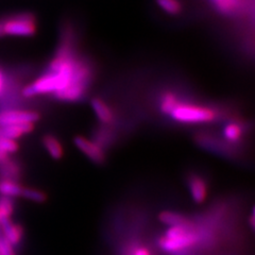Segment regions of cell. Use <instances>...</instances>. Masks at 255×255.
Returning a JSON list of instances; mask_svg holds the SVG:
<instances>
[{"mask_svg": "<svg viewBox=\"0 0 255 255\" xmlns=\"http://www.w3.org/2000/svg\"><path fill=\"white\" fill-rule=\"evenodd\" d=\"M92 107L102 124H110L113 122V113H112V110L107 106L105 101L100 99H94L92 101Z\"/></svg>", "mask_w": 255, "mask_h": 255, "instance_id": "cell-11", "label": "cell"}, {"mask_svg": "<svg viewBox=\"0 0 255 255\" xmlns=\"http://www.w3.org/2000/svg\"><path fill=\"white\" fill-rule=\"evenodd\" d=\"M168 115L171 116L173 121L183 124L211 123L216 117L214 110L210 108L182 103L179 100L174 103Z\"/></svg>", "mask_w": 255, "mask_h": 255, "instance_id": "cell-3", "label": "cell"}, {"mask_svg": "<svg viewBox=\"0 0 255 255\" xmlns=\"http://www.w3.org/2000/svg\"><path fill=\"white\" fill-rule=\"evenodd\" d=\"M159 220L163 222L164 225L171 227H177L185 225V223L189 222L187 218H185L183 215L173 213V212H163L159 214Z\"/></svg>", "mask_w": 255, "mask_h": 255, "instance_id": "cell-13", "label": "cell"}, {"mask_svg": "<svg viewBox=\"0 0 255 255\" xmlns=\"http://www.w3.org/2000/svg\"><path fill=\"white\" fill-rule=\"evenodd\" d=\"M75 143L91 161L95 163H102L105 161V152L97 142L78 136L75 138Z\"/></svg>", "mask_w": 255, "mask_h": 255, "instance_id": "cell-6", "label": "cell"}, {"mask_svg": "<svg viewBox=\"0 0 255 255\" xmlns=\"http://www.w3.org/2000/svg\"><path fill=\"white\" fill-rule=\"evenodd\" d=\"M0 223H1V231L3 236L14 248H17V246L20 245L23 238V229L17 223L11 221L10 218L1 220Z\"/></svg>", "mask_w": 255, "mask_h": 255, "instance_id": "cell-7", "label": "cell"}, {"mask_svg": "<svg viewBox=\"0 0 255 255\" xmlns=\"http://www.w3.org/2000/svg\"><path fill=\"white\" fill-rule=\"evenodd\" d=\"M0 255H17L15 248L7 242L2 232L0 233Z\"/></svg>", "mask_w": 255, "mask_h": 255, "instance_id": "cell-18", "label": "cell"}, {"mask_svg": "<svg viewBox=\"0 0 255 255\" xmlns=\"http://www.w3.org/2000/svg\"><path fill=\"white\" fill-rule=\"evenodd\" d=\"M6 89V79L3 75L1 68H0V96H2Z\"/></svg>", "mask_w": 255, "mask_h": 255, "instance_id": "cell-21", "label": "cell"}, {"mask_svg": "<svg viewBox=\"0 0 255 255\" xmlns=\"http://www.w3.org/2000/svg\"><path fill=\"white\" fill-rule=\"evenodd\" d=\"M34 124H21V125H9L0 127V136L10 139H17L22 135L33 131Z\"/></svg>", "mask_w": 255, "mask_h": 255, "instance_id": "cell-8", "label": "cell"}, {"mask_svg": "<svg viewBox=\"0 0 255 255\" xmlns=\"http://www.w3.org/2000/svg\"><path fill=\"white\" fill-rule=\"evenodd\" d=\"M43 143L45 149L48 151V153L54 159H60L63 156V147L59 139L55 138L53 135H46L43 138Z\"/></svg>", "mask_w": 255, "mask_h": 255, "instance_id": "cell-12", "label": "cell"}, {"mask_svg": "<svg viewBox=\"0 0 255 255\" xmlns=\"http://www.w3.org/2000/svg\"><path fill=\"white\" fill-rule=\"evenodd\" d=\"M198 235L193 226L187 222L185 225L171 227L159 242L161 248L169 253H179L195 246Z\"/></svg>", "mask_w": 255, "mask_h": 255, "instance_id": "cell-2", "label": "cell"}, {"mask_svg": "<svg viewBox=\"0 0 255 255\" xmlns=\"http://www.w3.org/2000/svg\"><path fill=\"white\" fill-rule=\"evenodd\" d=\"M11 213L7 212L5 209H3L2 206H0V221L3 220V219H7L11 217Z\"/></svg>", "mask_w": 255, "mask_h": 255, "instance_id": "cell-22", "label": "cell"}, {"mask_svg": "<svg viewBox=\"0 0 255 255\" xmlns=\"http://www.w3.org/2000/svg\"><path fill=\"white\" fill-rule=\"evenodd\" d=\"M92 79L90 66L74 51L69 35L63 39L46 73L22 91L25 97L52 94L63 101H77L83 97Z\"/></svg>", "mask_w": 255, "mask_h": 255, "instance_id": "cell-1", "label": "cell"}, {"mask_svg": "<svg viewBox=\"0 0 255 255\" xmlns=\"http://www.w3.org/2000/svg\"><path fill=\"white\" fill-rule=\"evenodd\" d=\"M188 186L194 201L197 203H202L205 200L207 194L205 181L201 177H199V175H193L188 180Z\"/></svg>", "mask_w": 255, "mask_h": 255, "instance_id": "cell-9", "label": "cell"}, {"mask_svg": "<svg viewBox=\"0 0 255 255\" xmlns=\"http://www.w3.org/2000/svg\"><path fill=\"white\" fill-rule=\"evenodd\" d=\"M127 255H151V253L147 248H145V247L136 246L133 247L130 250H128Z\"/></svg>", "mask_w": 255, "mask_h": 255, "instance_id": "cell-20", "label": "cell"}, {"mask_svg": "<svg viewBox=\"0 0 255 255\" xmlns=\"http://www.w3.org/2000/svg\"><path fill=\"white\" fill-rule=\"evenodd\" d=\"M39 119V115L32 111L4 110L0 111V127L9 125L34 124Z\"/></svg>", "mask_w": 255, "mask_h": 255, "instance_id": "cell-5", "label": "cell"}, {"mask_svg": "<svg viewBox=\"0 0 255 255\" xmlns=\"http://www.w3.org/2000/svg\"><path fill=\"white\" fill-rule=\"evenodd\" d=\"M0 150L7 154L15 153L18 150V143L14 139L0 136Z\"/></svg>", "mask_w": 255, "mask_h": 255, "instance_id": "cell-17", "label": "cell"}, {"mask_svg": "<svg viewBox=\"0 0 255 255\" xmlns=\"http://www.w3.org/2000/svg\"><path fill=\"white\" fill-rule=\"evenodd\" d=\"M161 9L170 15H177L182 11V5L179 0H155Z\"/></svg>", "mask_w": 255, "mask_h": 255, "instance_id": "cell-15", "label": "cell"}, {"mask_svg": "<svg viewBox=\"0 0 255 255\" xmlns=\"http://www.w3.org/2000/svg\"><path fill=\"white\" fill-rule=\"evenodd\" d=\"M250 225H251V228L254 229V213H252L251 215V218H250Z\"/></svg>", "mask_w": 255, "mask_h": 255, "instance_id": "cell-23", "label": "cell"}, {"mask_svg": "<svg viewBox=\"0 0 255 255\" xmlns=\"http://www.w3.org/2000/svg\"><path fill=\"white\" fill-rule=\"evenodd\" d=\"M21 196L23 198L28 199V200L38 202V203H42L46 200V195L44 193H42V191L36 190V189L23 188L21 191Z\"/></svg>", "mask_w": 255, "mask_h": 255, "instance_id": "cell-16", "label": "cell"}, {"mask_svg": "<svg viewBox=\"0 0 255 255\" xmlns=\"http://www.w3.org/2000/svg\"><path fill=\"white\" fill-rule=\"evenodd\" d=\"M3 36L28 37L36 32V21L33 15L28 13L16 14L0 19Z\"/></svg>", "mask_w": 255, "mask_h": 255, "instance_id": "cell-4", "label": "cell"}, {"mask_svg": "<svg viewBox=\"0 0 255 255\" xmlns=\"http://www.w3.org/2000/svg\"><path fill=\"white\" fill-rule=\"evenodd\" d=\"M220 11L223 13H229L234 10L237 5V0H213Z\"/></svg>", "mask_w": 255, "mask_h": 255, "instance_id": "cell-19", "label": "cell"}, {"mask_svg": "<svg viewBox=\"0 0 255 255\" xmlns=\"http://www.w3.org/2000/svg\"><path fill=\"white\" fill-rule=\"evenodd\" d=\"M23 187L17 181L0 178V196L4 197H18L21 196V191Z\"/></svg>", "mask_w": 255, "mask_h": 255, "instance_id": "cell-10", "label": "cell"}, {"mask_svg": "<svg viewBox=\"0 0 255 255\" xmlns=\"http://www.w3.org/2000/svg\"><path fill=\"white\" fill-rule=\"evenodd\" d=\"M0 37H3V33H2V29H1V23H0Z\"/></svg>", "mask_w": 255, "mask_h": 255, "instance_id": "cell-24", "label": "cell"}, {"mask_svg": "<svg viewBox=\"0 0 255 255\" xmlns=\"http://www.w3.org/2000/svg\"><path fill=\"white\" fill-rule=\"evenodd\" d=\"M243 129L242 127L236 123H231L227 125L223 129V136L229 141L236 142L242 138Z\"/></svg>", "mask_w": 255, "mask_h": 255, "instance_id": "cell-14", "label": "cell"}]
</instances>
